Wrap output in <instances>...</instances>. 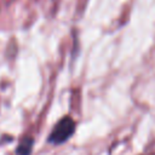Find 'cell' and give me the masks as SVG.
Listing matches in <instances>:
<instances>
[{
    "label": "cell",
    "instance_id": "obj_1",
    "mask_svg": "<svg viewBox=\"0 0 155 155\" xmlns=\"http://www.w3.org/2000/svg\"><path fill=\"white\" fill-rule=\"evenodd\" d=\"M74 131H75V121L70 116H65L56 124V126L53 127L52 132L48 136V142L54 145L62 144L73 136Z\"/></svg>",
    "mask_w": 155,
    "mask_h": 155
},
{
    "label": "cell",
    "instance_id": "obj_2",
    "mask_svg": "<svg viewBox=\"0 0 155 155\" xmlns=\"http://www.w3.org/2000/svg\"><path fill=\"white\" fill-rule=\"evenodd\" d=\"M33 145H34V139L31 137H24L18 147H17V155H30L31 150H33Z\"/></svg>",
    "mask_w": 155,
    "mask_h": 155
}]
</instances>
